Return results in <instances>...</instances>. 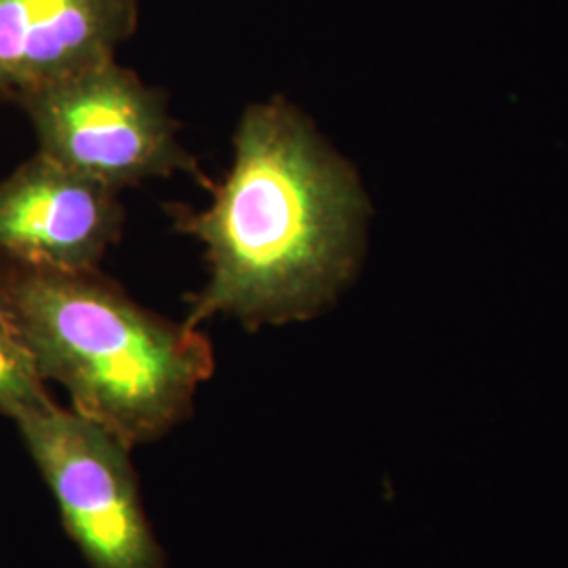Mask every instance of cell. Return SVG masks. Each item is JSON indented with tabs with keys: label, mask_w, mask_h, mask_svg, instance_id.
Returning <instances> with one entry per match:
<instances>
[{
	"label": "cell",
	"mask_w": 568,
	"mask_h": 568,
	"mask_svg": "<svg viewBox=\"0 0 568 568\" xmlns=\"http://www.w3.org/2000/svg\"><path fill=\"white\" fill-rule=\"evenodd\" d=\"M203 211L175 209L201 241L209 276L183 323L217 316L246 328L314 318L352 281L368 215L352 166L283 98L253 103L234 133V161Z\"/></svg>",
	"instance_id": "cell-1"
},
{
	"label": "cell",
	"mask_w": 568,
	"mask_h": 568,
	"mask_svg": "<svg viewBox=\"0 0 568 568\" xmlns=\"http://www.w3.org/2000/svg\"><path fill=\"white\" fill-rule=\"evenodd\" d=\"M138 21V0H0V98L116 60Z\"/></svg>",
	"instance_id": "cell-6"
},
{
	"label": "cell",
	"mask_w": 568,
	"mask_h": 568,
	"mask_svg": "<svg viewBox=\"0 0 568 568\" xmlns=\"http://www.w3.org/2000/svg\"><path fill=\"white\" fill-rule=\"evenodd\" d=\"M0 291L42 382L129 447L183 424L215 371L199 328L135 304L98 270L61 272L0 262Z\"/></svg>",
	"instance_id": "cell-2"
},
{
	"label": "cell",
	"mask_w": 568,
	"mask_h": 568,
	"mask_svg": "<svg viewBox=\"0 0 568 568\" xmlns=\"http://www.w3.org/2000/svg\"><path fill=\"white\" fill-rule=\"evenodd\" d=\"M16 426L89 568H164L166 554L140 497L133 447L58 403Z\"/></svg>",
	"instance_id": "cell-4"
},
{
	"label": "cell",
	"mask_w": 568,
	"mask_h": 568,
	"mask_svg": "<svg viewBox=\"0 0 568 568\" xmlns=\"http://www.w3.org/2000/svg\"><path fill=\"white\" fill-rule=\"evenodd\" d=\"M53 403L0 291V415L20 422Z\"/></svg>",
	"instance_id": "cell-7"
},
{
	"label": "cell",
	"mask_w": 568,
	"mask_h": 568,
	"mask_svg": "<svg viewBox=\"0 0 568 568\" xmlns=\"http://www.w3.org/2000/svg\"><path fill=\"white\" fill-rule=\"evenodd\" d=\"M16 102L41 154L119 192L175 173L211 187L180 142L163 93L116 60L28 91Z\"/></svg>",
	"instance_id": "cell-3"
},
{
	"label": "cell",
	"mask_w": 568,
	"mask_h": 568,
	"mask_svg": "<svg viewBox=\"0 0 568 568\" xmlns=\"http://www.w3.org/2000/svg\"><path fill=\"white\" fill-rule=\"evenodd\" d=\"M119 190L37 152L0 182V262L98 270L121 236Z\"/></svg>",
	"instance_id": "cell-5"
}]
</instances>
